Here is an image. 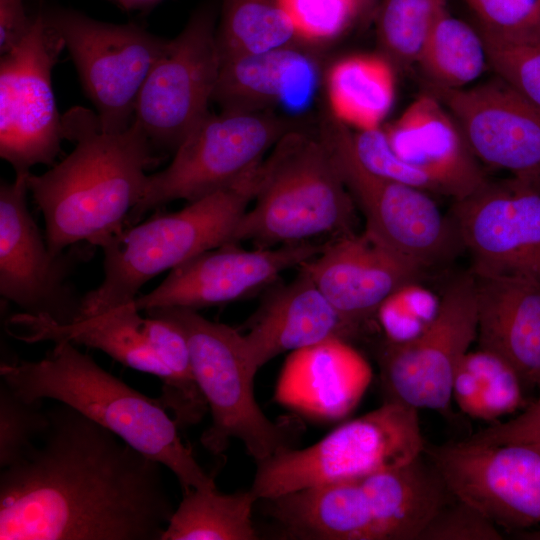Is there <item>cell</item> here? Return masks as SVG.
<instances>
[{
	"instance_id": "obj_8",
	"label": "cell",
	"mask_w": 540,
	"mask_h": 540,
	"mask_svg": "<svg viewBox=\"0 0 540 540\" xmlns=\"http://www.w3.org/2000/svg\"><path fill=\"white\" fill-rule=\"evenodd\" d=\"M318 136L328 149L370 236L426 270L463 250L456 226L429 193L380 176L357 158L349 127L334 117Z\"/></svg>"
},
{
	"instance_id": "obj_1",
	"label": "cell",
	"mask_w": 540,
	"mask_h": 540,
	"mask_svg": "<svg viewBox=\"0 0 540 540\" xmlns=\"http://www.w3.org/2000/svg\"><path fill=\"white\" fill-rule=\"evenodd\" d=\"M0 472V540H161L175 506L159 462L73 407Z\"/></svg>"
},
{
	"instance_id": "obj_26",
	"label": "cell",
	"mask_w": 540,
	"mask_h": 540,
	"mask_svg": "<svg viewBox=\"0 0 540 540\" xmlns=\"http://www.w3.org/2000/svg\"><path fill=\"white\" fill-rule=\"evenodd\" d=\"M393 68L382 55H351L335 62L326 80L332 117L358 130L379 127L394 102Z\"/></svg>"
},
{
	"instance_id": "obj_15",
	"label": "cell",
	"mask_w": 540,
	"mask_h": 540,
	"mask_svg": "<svg viewBox=\"0 0 540 540\" xmlns=\"http://www.w3.org/2000/svg\"><path fill=\"white\" fill-rule=\"evenodd\" d=\"M450 216L475 275L540 282V176L487 179L456 200Z\"/></svg>"
},
{
	"instance_id": "obj_20",
	"label": "cell",
	"mask_w": 540,
	"mask_h": 540,
	"mask_svg": "<svg viewBox=\"0 0 540 540\" xmlns=\"http://www.w3.org/2000/svg\"><path fill=\"white\" fill-rule=\"evenodd\" d=\"M384 131L424 192L456 201L487 180L453 115L427 91Z\"/></svg>"
},
{
	"instance_id": "obj_14",
	"label": "cell",
	"mask_w": 540,
	"mask_h": 540,
	"mask_svg": "<svg viewBox=\"0 0 540 540\" xmlns=\"http://www.w3.org/2000/svg\"><path fill=\"white\" fill-rule=\"evenodd\" d=\"M30 172L0 186V294L23 313L58 324L73 322L83 296L68 282L76 262L90 254L86 243L53 254L28 206Z\"/></svg>"
},
{
	"instance_id": "obj_19",
	"label": "cell",
	"mask_w": 540,
	"mask_h": 540,
	"mask_svg": "<svg viewBox=\"0 0 540 540\" xmlns=\"http://www.w3.org/2000/svg\"><path fill=\"white\" fill-rule=\"evenodd\" d=\"M298 268L342 316L364 329L389 300L417 284L426 270L365 231L328 241Z\"/></svg>"
},
{
	"instance_id": "obj_28",
	"label": "cell",
	"mask_w": 540,
	"mask_h": 540,
	"mask_svg": "<svg viewBox=\"0 0 540 540\" xmlns=\"http://www.w3.org/2000/svg\"><path fill=\"white\" fill-rule=\"evenodd\" d=\"M258 499L248 491L211 489L183 493L161 540H255L252 512Z\"/></svg>"
},
{
	"instance_id": "obj_22",
	"label": "cell",
	"mask_w": 540,
	"mask_h": 540,
	"mask_svg": "<svg viewBox=\"0 0 540 540\" xmlns=\"http://www.w3.org/2000/svg\"><path fill=\"white\" fill-rule=\"evenodd\" d=\"M371 379L370 365L351 343L331 339L289 353L274 397L308 417L336 421L355 409Z\"/></svg>"
},
{
	"instance_id": "obj_17",
	"label": "cell",
	"mask_w": 540,
	"mask_h": 540,
	"mask_svg": "<svg viewBox=\"0 0 540 540\" xmlns=\"http://www.w3.org/2000/svg\"><path fill=\"white\" fill-rule=\"evenodd\" d=\"M327 242L244 249L227 243L170 270L152 291L135 298L140 311L179 307L198 310L244 299L267 289L284 271L319 254Z\"/></svg>"
},
{
	"instance_id": "obj_10",
	"label": "cell",
	"mask_w": 540,
	"mask_h": 540,
	"mask_svg": "<svg viewBox=\"0 0 540 540\" xmlns=\"http://www.w3.org/2000/svg\"><path fill=\"white\" fill-rule=\"evenodd\" d=\"M477 282L472 271L444 289L431 320L403 341L384 339L377 350L387 399L413 408L450 411L457 369L476 341Z\"/></svg>"
},
{
	"instance_id": "obj_34",
	"label": "cell",
	"mask_w": 540,
	"mask_h": 540,
	"mask_svg": "<svg viewBox=\"0 0 540 540\" xmlns=\"http://www.w3.org/2000/svg\"><path fill=\"white\" fill-rule=\"evenodd\" d=\"M473 12L477 30L504 41L540 36V0H464Z\"/></svg>"
},
{
	"instance_id": "obj_18",
	"label": "cell",
	"mask_w": 540,
	"mask_h": 540,
	"mask_svg": "<svg viewBox=\"0 0 540 540\" xmlns=\"http://www.w3.org/2000/svg\"><path fill=\"white\" fill-rule=\"evenodd\" d=\"M457 121L478 161L540 176V109L496 76L463 89L426 88Z\"/></svg>"
},
{
	"instance_id": "obj_31",
	"label": "cell",
	"mask_w": 540,
	"mask_h": 540,
	"mask_svg": "<svg viewBox=\"0 0 540 540\" xmlns=\"http://www.w3.org/2000/svg\"><path fill=\"white\" fill-rule=\"evenodd\" d=\"M446 0H380L376 32L384 56L393 66L416 64Z\"/></svg>"
},
{
	"instance_id": "obj_32",
	"label": "cell",
	"mask_w": 540,
	"mask_h": 540,
	"mask_svg": "<svg viewBox=\"0 0 540 540\" xmlns=\"http://www.w3.org/2000/svg\"><path fill=\"white\" fill-rule=\"evenodd\" d=\"M49 426L41 401H28L15 394L3 381L0 384V467L20 460L40 440Z\"/></svg>"
},
{
	"instance_id": "obj_21",
	"label": "cell",
	"mask_w": 540,
	"mask_h": 540,
	"mask_svg": "<svg viewBox=\"0 0 540 540\" xmlns=\"http://www.w3.org/2000/svg\"><path fill=\"white\" fill-rule=\"evenodd\" d=\"M246 328L244 340L256 369L282 353L327 340L351 342L365 330L342 316L302 269L290 282L267 288Z\"/></svg>"
},
{
	"instance_id": "obj_11",
	"label": "cell",
	"mask_w": 540,
	"mask_h": 540,
	"mask_svg": "<svg viewBox=\"0 0 540 540\" xmlns=\"http://www.w3.org/2000/svg\"><path fill=\"white\" fill-rule=\"evenodd\" d=\"M42 12L67 47L100 128L127 129L134 121L139 92L168 39L133 23L102 22L68 8Z\"/></svg>"
},
{
	"instance_id": "obj_27",
	"label": "cell",
	"mask_w": 540,
	"mask_h": 540,
	"mask_svg": "<svg viewBox=\"0 0 540 540\" xmlns=\"http://www.w3.org/2000/svg\"><path fill=\"white\" fill-rule=\"evenodd\" d=\"M526 385L503 358L478 348L461 361L452 386V401L465 415L488 422L521 411Z\"/></svg>"
},
{
	"instance_id": "obj_2",
	"label": "cell",
	"mask_w": 540,
	"mask_h": 540,
	"mask_svg": "<svg viewBox=\"0 0 540 540\" xmlns=\"http://www.w3.org/2000/svg\"><path fill=\"white\" fill-rule=\"evenodd\" d=\"M62 121L64 138L75 148L45 173L28 177L53 254L82 243L101 248L121 232L142 198L146 170L158 162L136 121L123 131L105 132L97 115L81 107Z\"/></svg>"
},
{
	"instance_id": "obj_29",
	"label": "cell",
	"mask_w": 540,
	"mask_h": 540,
	"mask_svg": "<svg viewBox=\"0 0 540 540\" xmlns=\"http://www.w3.org/2000/svg\"><path fill=\"white\" fill-rule=\"evenodd\" d=\"M426 88L463 89L488 65L479 31L446 9L437 19L416 63Z\"/></svg>"
},
{
	"instance_id": "obj_5",
	"label": "cell",
	"mask_w": 540,
	"mask_h": 540,
	"mask_svg": "<svg viewBox=\"0 0 540 540\" xmlns=\"http://www.w3.org/2000/svg\"><path fill=\"white\" fill-rule=\"evenodd\" d=\"M259 167L181 210L125 227L108 239L101 246L104 279L83 296L81 313L131 302L155 276L231 243L237 223L253 201Z\"/></svg>"
},
{
	"instance_id": "obj_16",
	"label": "cell",
	"mask_w": 540,
	"mask_h": 540,
	"mask_svg": "<svg viewBox=\"0 0 540 540\" xmlns=\"http://www.w3.org/2000/svg\"><path fill=\"white\" fill-rule=\"evenodd\" d=\"M425 455L454 497L499 528L519 532L540 525V448L463 440L426 444Z\"/></svg>"
},
{
	"instance_id": "obj_41",
	"label": "cell",
	"mask_w": 540,
	"mask_h": 540,
	"mask_svg": "<svg viewBox=\"0 0 540 540\" xmlns=\"http://www.w3.org/2000/svg\"><path fill=\"white\" fill-rule=\"evenodd\" d=\"M355 4L357 5L360 13L363 12L365 9L371 6L372 3H374L377 0H353Z\"/></svg>"
},
{
	"instance_id": "obj_35",
	"label": "cell",
	"mask_w": 540,
	"mask_h": 540,
	"mask_svg": "<svg viewBox=\"0 0 540 540\" xmlns=\"http://www.w3.org/2000/svg\"><path fill=\"white\" fill-rule=\"evenodd\" d=\"M300 41L324 43L339 37L360 14L353 0H279Z\"/></svg>"
},
{
	"instance_id": "obj_13",
	"label": "cell",
	"mask_w": 540,
	"mask_h": 540,
	"mask_svg": "<svg viewBox=\"0 0 540 540\" xmlns=\"http://www.w3.org/2000/svg\"><path fill=\"white\" fill-rule=\"evenodd\" d=\"M214 24L210 7L197 10L168 40L139 92L134 121L154 149L174 153L209 113L221 67Z\"/></svg>"
},
{
	"instance_id": "obj_4",
	"label": "cell",
	"mask_w": 540,
	"mask_h": 540,
	"mask_svg": "<svg viewBox=\"0 0 540 540\" xmlns=\"http://www.w3.org/2000/svg\"><path fill=\"white\" fill-rule=\"evenodd\" d=\"M253 201L231 243L272 248L356 232L357 207L318 135L289 130L277 141L260 164Z\"/></svg>"
},
{
	"instance_id": "obj_7",
	"label": "cell",
	"mask_w": 540,
	"mask_h": 540,
	"mask_svg": "<svg viewBox=\"0 0 540 540\" xmlns=\"http://www.w3.org/2000/svg\"><path fill=\"white\" fill-rule=\"evenodd\" d=\"M418 410L385 400L302 449L284 447L257 463L251 491L259 500L364 477L404 465L424 453Z\"/></svg>"
},
{
	"instance_id": "obj_3",
	"label": "cell",
	"mask_w": 540,
	"mask_h": 540,
	"mask_svg": "<svg viewBox=\"0 0 540 540\" xmlns=\"http://www.w3.org/2000/svg\"><path fill=\"white\" fill-rule=\"evenodd\" d=\"M1 380L28 401L67 404L168 468L182 493L216 488L179 435L159 398H150L100 367L70 342L55 343L36 361L2 362Z\"/></svg>"
},
{
	"instance_id": "obj_9",
	"label": "cell",
	"mask_w": 540,
	"mask_h": 540,
	"mask_svg": "<svg viewBox=\"0 0 540 540\" xmlns=\"http://www.w3.org/2000/svg\"><path fill=\"white\" fill-rule=\"evenodd\" d=\"M289 130L285 121L264 111L208 113L176 149L171 163L148 175L126 227L169 202H192L234 184L256 169Z\"/></svg>"
},
{
	"instance_id": "obj_30",
	"label": "cell",
	"mask_w": 540,
	"mask_h": 540,
	"mask_svg": "<svg viewBox=\"0 0 540 540\" xmlns=\"http://www.w3.org/2000/svg\"><path fill=\"white\" fill-rule=\"evenodd\" d=\"M300 41L279 0H223L216 42L221 62Z\"/></svg>"
},
{
	"instance_id": "obj_38",
	"label": "cell",
	"mask_w": 540,
	"mask_h": 540,
	"mask_svg": "<svg viewBox=\"0 0 540 540\" xmlns=\"http://www.w3.org/2000/svg\"><path fill=\"white\" fill-rule=\"evenodd\" d=\"M34 20L28 16L24 0H0V52L6 54L28 33Z\"/></svg>"
},
{
	"instance_id": "obj_24",
	"label": "cell",
	"mask_w": 540,
	"mask_h": 540,
	"mask_svg": "<svg viewBox=\"0 0 540 540\" xmlns=\"http://www.w3.org/2000/svg\"><path fill=\"white\" fill-rule=\"evenodd\" d=\"M7 330L11 336L27 343L70 342L94 348L126 367L159 378L162 391L170 384L168 370L148 341L146 316L140 315L134 300L94 312H82L68 324L21 312L10 317Z\"/></svg>"
},
{
	"instance_id": "obj_12",
	"label": "cell",
	"mask_w": 540,
	"mask_h": 540,
	"mask_svg": "<svg viewBox=\"0 0 540 540\" xmlns=\"http://www.w3.org/2000/svg\"><path fill=\"white\" fill-rule=\"evenodd\" d=\"M65 44L34 15L26 36L0 61V156L15 173L51 165L64 138L51 74Z\"/></svg>"
},
{
	"instance_id": "obj_33",
	"label": "cell",
	"mask_w": 540,
	"mask_h": 540,
	"mask_svg": "<svg viewBox=\"0 0 540 540\" xmlns=\"http://www.w3.org/2000/svg\"><path fill=\"white\" fill-rule=\"evenodd\" d=\"M481 36L496 76L540 109V36L522 41Z\"/></svg>"
},
{
	"instance_id": "obj_25",
	"label": "cell",
	"mask_w": 540,
	"mask_h": 540,
	"mask_svg": "<svg viewBox=\"0 0 540 540\" xmlns=\"http://www.w3.org/2000/svg\"><path fill=\"white\" fill-rule=\"evenodd\" d=\"M312 64L295 45L221 62L212 100L223 110L257 112L305 88Z\"/></svg>"
},
{
	"instance_id": "obj_36",
	"label": "cell",
	"mask_w": 540,
	"mask_h": 540,
	"mask_svg": "<svg viewBox=\"0 0 540 540\" xmlns=\"http://www.w3.org/2000/svg\"><path fill=\"white\" fill-rule=\"evenodd\" d=\"M500 528L473 505L454 497L447 503L418 540H502Z\"/></svg>"
},
{
	"instance_id": "obj_37",
	"label": "cell",
	"mask_w": 540,
	"mask_h": 540,
	"mask_svg": "<svg viewBox=\"0 0 540 540\" xmlns=\"http://www.w3.org/2000/svg\"><path fill=\"white\" fill-rule=\"evenodd\" d=\"M467 440L485 445L517 443L540 448V387L535 400L516 416L495 422Z\"/></svg>"
},
{
	"instance_id": "obj_39",
	"label": "cell",
	"mask_w": 540,
	"mask_h": 540,
	"mask_svg": "<svg viewBox=\"0 0 540 540\" xmlns=\"http://www.w3.org/2000/svg\"><path fill=\"white\" fill-rule=\"evenodd\" d=\"M126 12L149 11L163 0H111Z\"/></svg>"
},
{
	"instance_id": "obj_23",
	"label": "cell",
	"mask_w": 540,
	"mask_h": 540,
	"mask_svg": "<svg viewBox=\"0 0 540 540\" xmlns=\"http://www.w3.org/2000/svg\"><path fill=\"white\" fill-rule=\"evenodd\" d=\"M475 277L478 348L506 360L527 389L540 387V282L518 275Z\"/></svg>"
},
{
	"instance_id": "obj_6",
	"label": "cell",
	"mask_w": 540,
	"mask_h": 540,
	"mask_svg": "<svg viewBox=\"0 0 540 540\" xmlns=\"http://www.w3.org/2000/svg\"><path fill=\"white\" fill-rule=\"evenodd\" d=\"M144 312L173 322L186 338L194 377L211 413V424L200 438L210 453H223L235 438L258 463L288 447L285 423L271 421L256 401L258 369L243 334L193 309L165 307Z\"/></svg>"
},
{
	"instance_id": "obj_40",
	"label": "cell",
	"mask_w": 540,
	"mask_h": 540,
	"mask_svg": "<svg viewBox=\"0 0 540 540\" xmlns=\"http://www.w3.org/2000/svg\"><path fill=\"white\" fill-rule=\"evenodd\" d=\"M515 536H517L518 539L524 540H540V529H530L515 532Z\"/></svg>"
}]
</instances>
